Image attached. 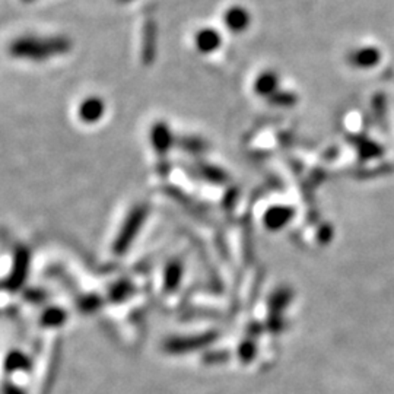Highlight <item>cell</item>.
<instances>
[{
	"label": "cell",
	"instance_id": "cell-9",
	"mask_svg": "<svg viewBox=\"0 0 394 394\" xmlns=\"http://www.w3.org/2000/svg\"><path fill=\"white\" fill-rule=\"evenodd\" d=\"M121 2H129V0H121Z\"/></svg>",
	"mask_w": 394,
	"mask_h": 394
},
{
	"label": "cell",
	"instance_id": "cell-2",
	"mask_svg": "<svg viewBox=\"0 0 394 394\" xmlns=\"http://www.w3.org/2000/svg\"><path fill=\"white\" fill-rule=\"evenodd\" d=\"M381 60V51L375 47H362L351 53L349 62L352 66L360 69L375 67Z\"/></svg>",
	"mask_w": 394,
	"mask_h": 394
},
{
	"label": "cell",
	"instance_id": "cell-6",
	"mask_svg": "<svg viewBox=\"0 0 394 394\" xmlns=\"http://www.w3.org/2000/svg\"><path fill=\"white\" fill-rule=\"evenodd\" d=\"M278 86V78L275 74L271 72H266V74L260 75V78L256 82V91L261 95H269L273 93Z\"/></svg>",
	"mask_w": 394,
	"mask_h": 394
},
{
	"label": "cell",
	"instance_id": "cell-4",
	"mask_svg": "<svg viewBox=\"0 0 394 394\" xmlns=\"http://www.w3.org/2000/svg\"><path fill=\"white\" fill-rule=\"evenodd\" d=\"M221 43L222 39L219 32L212 28H205L196 35V46L202 53H205V55H209V53L218 50L221 47Z\"/></svg>",
	"mask_w": 394,
	"mask_h": 394
},
{
	"label": "cell",
	"instance_id": "cell-1",
	"mask_svg": "<svg viewBox=\"0 0 394 394\" xmlns=\"http://www.w3.org/2000/svg\"><path fill=\"white\" fill-rule=\"evenodd\" d=\"M70 48L67 39L55 37V39H35L25 37L16 40L11 46V53L15 57L31 59V60H44L47 57L63 55Z\"/></svg>",
	"mask_w": 394,
	"mask_h": 394
},
{
	"label": "cell",
	"instance_id": "cell-7",
	"mask_svg": "<svg viewBox=\"0 0 394 394\" xmlns=\"http://www.w3.org/2000/svg\"><path fill=\"white\" fill-rule=\"evenodd\" d=\"M155 28L152 25V22L145 24V28H143V56L149 57L154 55V48H155Z\"/></svg>",
	"mask_w": 394,
	"mask_h": 394
},
{
	"label": "cell",
	"instance_id": "cell-8",
	"mask_svg": "<svg viewBox=\"0 0 394 394\" xmlns=\"http://www.w3.org/2000/svg\"><path fill=\"white\" fill-rule=\"evenodd\" d=\"M374 107H375V113H377V116L381 120H384V116H386V97L383 94L375 95Z\"/></svg>",
	"mask_w": 394,
	"mask_h": 394
},
{
	"label": "cell",
	"instance_id": "cell-10",
	"mask_svg": "<svg viewBox=\"0 0 394 394\" xmlns=\"http://www.w3.org/2000/svg\"><path fill=\"white\" fill-rule=\"evenodd\" d=\"M25 2H32V0H25Z\"/></svg>",
	"mask_w": 394,
	"mask_h": 394
},
{
	"label": "cell",
	"instance_id": "cell-5",
	"mask_svg": "<svg viewBox=\"0 0 394 394\" xmlns=\"http://www.w3.org/2000/svg\"><path fill=\"white\" fill-rule=\"evenodd\" d=\"M104 111V105L98 98H89L81 107V114L85 120H95L101 117Z\"/></svg>",
	"mask_w": 394,
	"mask_h": 394
},
{
	"label": "cell",
	"instance_id": "cell-3",
	"mask_svg": "<svg viewBox=\"0 0 394 394\" xmlns=\"http://www.w3.org/2000/svg\"><path fill=\"white\" fill-rule=\"evenodd\" d=\"M224 21L232 32H243L250 25V15L244 8L234 6L225 12Z\"/></svg>",
	"mask_w": 394,
	"mask_h": 394
}]
</instances>
